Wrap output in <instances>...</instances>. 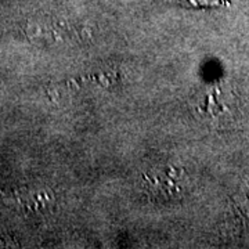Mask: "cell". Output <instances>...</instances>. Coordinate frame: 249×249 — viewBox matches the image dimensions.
<instances>
[{
	"label": "cell",
	"mask_w": 249,
	"mask_h": 249,
	"mask_svg": "<svg viewBox=\"0 0 249 249\" xmlns=\"http://www.w3.org/2000/svg\"><path fill=\"white\" fill-rule=\"evenodd\" d=\"M184 1L194 7H204V6H217L223 0H184Z\"/></svg>",
	"instance_id": "1"
}]
</instances>
